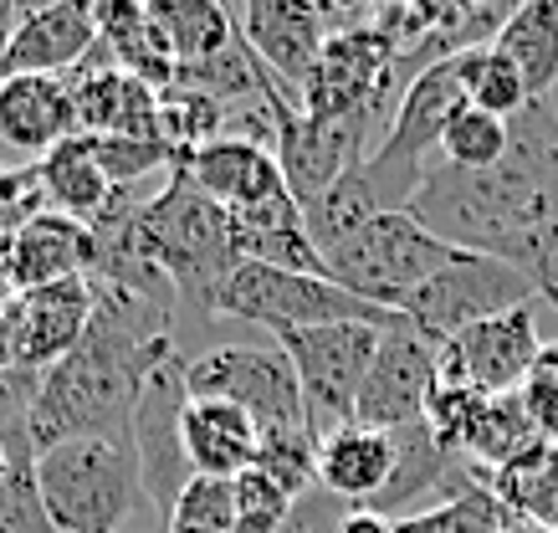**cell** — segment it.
I'll return each instance as SVG.
<instances>
[{
    "label": "cell",
    "instance_id": "603a6c76",
    "mask_svg": "<svg viewBox=\"0 0 558 533\" xmlns=\"http://www.w3.org/2000/svg\"><path fill=\"white\" fill-rule=\"evenodd\" d=\"M98 47L108 52L113 68L138 77L154 93H170L174 77H180V62H174L170 41L154 26L149 5H138V0H108V5H98Z\"/></svg>",
    "mask_w": 558,
    "mask_h": 533
},
{
    "label": "cell",
    "instance_id": "d6a6232c",
    "mask_svg": "<svg viewBox=\"0 0 558 533\" xmlns=\"http://www.w3.org/2000/svg\"><path fill=\"white\" fill-rule=\"evenodd\" d=\"M502 529H508V513L487 493V482L472 487V493L436 502V508H425V513L395 518V533H502Z\"/></svg>",
    "mask_w": 558,
    "mask_h": 533
},
{
    "label": "cell",
    "instance_id": "6da1fadb",
    "mask_svg": "<svg viewBox=\"0 0 558 533\" xmlns=\"http://www.w3.org/2000/svg\"><path fill=\"white\" fill-rule=\"evenodd\" d=\"M410 216L461 252L523 267L533 241L558 221V113L527 104L512 119V149L492 170L436 165L410 201Z\"/></svg>",
    "mask_w": 558,
    "mask_h": 533
},
{
    "label": "cell",
    "instance_id": "9c48e42d",
    "mask_svg": "<svg viewBox=\"0 0 558 533\" xmlns=\"http://www.w3.org/2000/svg\"><path fill=\"white\" fill-rule=\"evenodd\" d=\"M190 400H220L256 421V431L307 426L303 390L282 349L267 344H216L185 364Z\"/></svg>",
    "mask_w": 558,
    "mask_h": 533
},
{
    "label": "cell",
    "instance_id": "ba28073f",
    "mask_svg": "<svg viewBox=\"0 0 558 533\" xmlns=\"http://www.w3.org/2000/svg\"><path fill=\"white\" fill-rule=\"evenodd\" d=\"M533 293L523 267H512L502 257H482V252H461L446 272H436L425 288L400 298V318L415 334H425L430 344H451L457 334H466L482 318H497L508 308H523Z\"/></svg>",
    "mask_w": 558,
    "mask_h": 533
},
{
    "label": "cell",
    "instance_id": "8fae6325",
    "mask_svg": "<svg viewBox=\"0 0 558 533\" xmlns=\"http://www.w3.org/2000/svg\"><path fill=\"white\" fill-rule=\"evenodd\" d=\"M271 113H277V170L288 180L292 201L298 206H313L328 185H339L343 174L364 165V149H369L374 123H323L307 119L298 93H277L271 98Z\"/></svg>",
    "mask_w": 558,
    "mask_h": 533
},
{
    "label": "cell",
    "instance_id": "7c38bea8",
    "mask_svg": "<svg viewBox=\"0 0 558 533\" xmlns=\"http://www.w3.org/2000/svg\"><path fill=\"white\" fill-rule=\"evenodd\" d=\"M236 16L241 41L252 47L262 62H267L282 83L303 98V83L313 62H318L323 41L333 32H349V26H364L369 11H339V5H307V0H252L231 11Z\"/></svg>",
    "mask_w": 558,
    "mask_h": 533
},
{
    "label": "cell",
    "instance_id": "e575fe53",
    "mask_svg": "<svg viewBox=\"0 0 558 533\" xmlns=\"http://www.w3.org/2000/svg\"><path fill=\"white\" fill-rule=\"evenodd\" d=\"M256 472H267L282 493L303 502V493L318 482V436L307 426L292 431H262V447H256Z\"/></svg>",
    "mask_w": 558,
    "mask_h": 533
},
{
    "label": "cell",
    "instance_id": "ac0fdd59",
    "mask_svg": "<svg viewBox=\"0 0 558 533\" xmlns=\"http://www.w3.org/2000/svg\"><path fill=\"white\" fill-rule=\"evenodd\" d=\"M93 267H98V237L83 221H68L57 210L32 216L0 246V277L16 293H32V288H47L62 277H93Z\"/></svg>",
    "mask_w": 558,
    "mask_h": 533
},
{
    "label": "cell",
    "instance_id": "d4e9b609",
    "mask_svg": "<svg viewBox=\"0 0 558 533\" xmlns=\"http://www.w3.org/2000/svg\"><path fill=\"white\" fill-rule=\"evenodd\" d=\"M36 180H41V195H47V210L83 226L98 221L108 201H113V185H108L87 134H72L68 144H57L51 155L36 159Z\"/></svg>",
    "mask_w": 558,
    "mask_h": 533
},
{
    "label": "cell",
    "instance_id": "836d02e7",
    "mask_svg": "<svg viewBox=\"0 0 558 533\" xmlns=\"http://www.w3.org/2000/svg\"><path fill=\"white\" fill-rule=\"evenodd\" d=\"M466 104L482 113H497V119H518L533 98L523 87V72L508 57L497 47H476V52H466Z\"/></svg>",
    "mask_w": 558,
    "mask_h": 533
},
{
    "label": "cell",
    "instance_id": "44dd1931",
    "mask_svg": "<svg viewBox=\"0 0 558 533\" xmlns=\"http://www.w3.org/2000/svg\"><path fill=\"white\" fill-rule=\"evenodd\" d=\"M77 134L68 77H5L0 83V138L26 155H51Z\"/></svg>",
    "mask_w": 558,
    "mask_h": 533
},
{
    "label": "cell",
    "instance_id": "277c9868",
    "mask_svg": "<svg viewBox=\"0 0 558 533\" xmlns=\"http://www.w3.org/2000/svg\"><path fill=\"white\" fill-rule=\"evenodd\" d=\"M216 318H241V324L271 328V334H298V328H328V324H374L395 328L400 313L354 298L333 277L313 272H282V267H256L241 262L216 293Z\"/></svg>",
    "mask_w": 558,
    "mask_h": 533
},
{
    "label": "cell",
    "instance_id": "4316f807",
    "mask_svg": "<svg viewBox=\"0 0 558 533\" xmlns=\"http://www.w3.org/2000/svg\"><path fill=\"white\" fill-rule=\"evenodd\" d=\"M487 493L508 518H527L558 533V441H533L523 457L487 472Z\"/></svg>",
    "mask_w": 558,
    "mask_h": 533
},
{
    "label": "cell",
    "instance_id": "b9f144b4",
    "mask_svg": "<svg viewBox=\"0 0 558 533\" xmlns=\"http://www.w3.org/2000/svg\"><path fill=\"white\" fill-rule=\"evenodd\" d=\"M21 16H26V5L0 0V68H5V52H11V41H16V32H21Z\"/></svg>",
    "mask_w": 558,
    "mask_h": 533
},
{
    "label": "cell",
    "instance_id": "74e56055",
    "mask_svg": "<svg viewBox=\"0 0 558 533\" xmlns=\"http://www.w3.org/2000/svg\"><path fill=\"white\" fill-rule=\"evenodd\" d=\"M231 487H236V518L292 523V513H298V498H292V493H282V487H277L267 472H256V467H246L241 477H231Z\"/></svg>",
    "mask_w": 558,
    "mask_h": 533
},
{
    "label": "cell",
    "instance_id": "3957f363",
    "mask_svg": "<svg viewBox=\"0 0 558 533\" xmlns=\"http://www.w3.org/2000/svg\"><path fill=\"white\" fill-rule=\"evenodd\" d=\"M36 493L62 533H119L138 508V457L129 436H77L36 451Z\"/></svg>",
    "mask_w": 558,
    "mask_h": 533
},
{
    "label": "cell",
    "instance_id": "d590c367",
    "mask_svg": "<svg viewBox=\"0 0 558 533\" xmlns=\"http://www.w3.org/2000/svg\"><path fill=\"white\" fill-rule=\"evenodd\" d=\"M93 155H98V165H102V174H108L113 190H134L144 174L174 170L170 149H165L159 138H93Z\"/></svg>",
    "mask_w": 558,
    "mask_h": 533
},
{
    "label": "cell",
    "instance_id": "f546056e",
    "mask_svg": "<svg viewBox=\"0 0 558 533\" xmlns=\"http://www.w3.org/2000/svg\"><path fill=\"white\" fill-rule=\"evenodd\" d=\"M220 134H226V104H216L210 93H195V87L159 93V144L170 149L174 170H185Z\"/></svg>",
    "mask_w": 558,
    "mask_h": 533
},
{
    "label": "cell",
    "instance_id": "ab89813d",
    "mask_svg": "<svg viewBox=\"0 0 558 533\" xmlns=\"http://www.w3.org/2000/svg\"><path fill=\"white\" fill-rule=\"evenodd\" d=\"M523 272H527V282H533V293L538 298L558 293V221L533 241V252L523 257Z\"/></svg>",
    "mask_w": 558,
    "mask_h": 533
},
{
    "label": "cell",
    "instance_id": "5b68a950",
    "mask_svg": "<svg viewBox=\"0 0 558 533\" xmlns=\"http://www.w3.org/2000/svg\"><path fill=\"white\" fill-rule=\"evenodd\" d=\"M457 257L461 246L440 241L436 231H425L410 210H385V216H374L364 231L343 241L339 252H328V277L343 282L364 303H379V308L395 313L400 298L425 288Z\"/></svg>",
    "mask_w": 558,
    "mask_h": 533
},
{
    "label": "cell",
    "instance_id": "8d00e7d4",
    "mask_svg": "<svg viewBox=\"0 0 558 533\" xmlns=\"http://www.w3.org/2000/svg\"><path fill=\"white\" fill-rule=\"evenodd\" d=\"M518 396H523V405H527V415H533V426H538L543 441H558V339L538 349V360H533V370H527Z\"/></svg>",
    "mask_w": 558,
    "mask_h": 533
},
{
    "label": "cell",
    "instance_id": "d6986e66",
    "mask_svg": "<svg viewBox=\"0 0 558 533\" xmlns=\"http://www.w3.org/2000/svg\"><path fill=\"white\" fill-rule=\"evenodd\" d=\"M395 472V431L339 426L318 441V487L343 508H369Z\"/></svg>",
    "mask_w": 558,
    "mask_h": 533
},
{
    "label": "cell",
    "instance_id": "cb8c5ba5",
    "mask_svg": "<svg viewBox=\"0 0 558 533\" xmlns=\"http://www.w3.org/2000/svg\"><path fill=\"white\" fill-rule=\"evenodd\" d=\"M256 447H262V431L246 411L220 405V400H190L185 457L195 477H241L246 467H256Z\"/></svg>",
    "mask_w": 558,
    "mask_h": 533
},
{
    "label": "cell",
    "instance_id": "1f68e13d",
    "mask_svg": "<svg viewBox=\"0 0 558 533\" xmlns=\"http://www.w3.org/2000/svg\"><path fill=\"white\" fill-rule=\"evenodd\" d=\"M512 149V119H497V113H482V108H461L457 119L446 123L440 134V159L451 170H492L502 165Z\"/></svg>",
    "mask_w": 558,
    "mask_h": 533
},
{
    "label": "cell",
    "instance_id": "f35d334b",
    "mask_svg": "<svg viewBox=\"0 0 558 533\" xmlns=\"http://www.w3.org/2000/svg\"><path fill=\"white\" fill-rule=\"evenodd\" d=\"M36 385H41V375H32V370H16V364H11V370H0V436L26 431Z\"/></svg>",
    "mask_w": 558,
    "mask_h": 533
},
{
    "label": "cell",
    "instance_id": "60d3db41",
    "mask_svg": "<svg viewBox=\"0 0 558 533\" xmlns=\"http://www.w3.org/2000/svg\"><path fill=\"white\" fill-rule=\"evenodd\" d=\"M333 533H395V523L385 513H369V508H343Z\"/></svg>",
    "mask_w": 558,
    "mask_h": 533
},
{
    "label": "cell",
    "instance_id": "83f0119b",
    "mask_svg": "<svg viewBox=\"0 0 558 533\" xmlns=\"http://www.w3.org/2000/svg\"><path fill=\"white\" fill-rule=\"evenodd\" d=\"M533 441H543V436H538V426H533V415H527L518 390H512V396H482L472 421H466V436H461V457L487 477L497 467H508L512 457H523Z\"/></svg>",
    "mask_w": 558,
    "mask_h": 533
},
{
    "label": "cell",
    "instance_id": "ffe728a7",
    "mask_svg": "<svg viewBox=\"0 0 558 533\" xmlns=\"http://www.w3.org/2000/svg\"><path fill=\"white\" fill-rule=\"evenodd\" d=\"M231 231H236V257L256 262V267H282V272H313L328 277V262L318 257V246L307 237L303 206L292 201V190L271 195L262 206L231 210Z\"/></svg>",
    "mask_w": 558,
    "mask_h": 533
},
{
    "label": "cell",
    "instance_id": "5bb4252c",
    "mask_svg": "<svg viewBox=\"0 0 558 533\" xmlns=\"http://www.w3.org/2000/svg\"><path fill=\"white\" fill-rule=\"evenodd\" d=\"M538 349V318L523 303V308L482 318L466 334H457L451 344H440V375L472 385L476 396H512V390H523Z\"/></svg>",
    "mask_w": 558,
    "mask_h": 533
},
{
    "label": "cell",
    "instance_id": "30bf717a",
    "mask_svg": "<svg viewBox=\"0 0 558 533\" xmlns=\"http://www.w3.org/2000/svg\"><path fill=\"white\" fill-rule=\"evenodd\" d=\"M185 364H190L185 354H170L144 379L134 405V426H129V441H134V457H138V487H144V498H149L154 518L165 529H170L180 493L195 482V467L185 457V411H190Z\"/></svg>",
    "mask_w": 558,
    "mask_h": 533
},
{
    "label": "cell",
    "instance_id": "9a60e30c",
    "mask_svg": "<svg viewBox=\"0 0 558 533\" xmlns=\"http://www.w3.org/2000/svg\"><path fill=\"white\" fill-rule=\"evenodd\" d=\"M93 47H98V5H83V0L26 5L0 83L5 77H68L93 57Z\"/></svg>",
    "mask_w": 558,
    "mask_h": 533
},
{
    "label": "cell",
    "instance_id": "7a4b0ae2",
    "mask_svg": "<svg viewBox=\"0 0 558 533\" xmlns=\"http://www.w3.org/2000/svg\"><path fill=\"white\" fill-rule=\"evenodd\" d=\"M129 237L138 257L174 288L180 308L216 318V293L241 267L231 210L216 206L185 170H170L149 201H138Z\"/></svg>",
    "mask_w": 558,
    "mask_h": 533
},
{
    "label": "cell",
    "instance_id": "f1b7e54d",
    "mask_svg": "<svg viewBox=\"0 0 558 533\" xmlns=\"http://www.w3.org/2000/svg\"><path fill=\"white\" fill-rule=\"evenodd\" d=\"M149 16L165 32L180 68L210 62L236 41V16H231V5H216V0H154Z\"/></svg>",
    "mask_w": 558,
    "mask_h": 533
},
{
    "label": "cell",
    "instance_id": "52a82bcc",
    "mask_svg": "<svg viewBox=\"0 0 558 533\" xmlns=\"http://www.w3.org/2000/svg\"><path fill=\"white\" fill-rule=\"evenodd\" d=\"M379 334L374 324H328V328H298V334H277V349L288 354L298 390H303V411L313 436H333L349 426L364 396V379L379 354Z\"/></svg>",
    "mask_w": 558,
    "mask_h": 533
},
{
    "label": "cell",
    "instance_id": "484cf974",
    "mask_svg": "<svg viewBox=\"0 0 558 533\" xmlns=\"http://www.w3.org/2000/svg\"><path fill=\"white\" fill-rule=\"evenodd\" d=\"M523 72V87L533 104L548 98V87L558 83V0H523L512 5V16L502 21V32L492 41Z\"/></svg>",
    "mask_w": 558,
    "mask_h": 533
},
{
    "label": "cell",
    "instance_id": "4dcf8cb0",
    "mask_svg": "<svg viewBox=\"0 0 558 533\" xmlns=\"http://www.w3.org/2000/svg\"><path fill=\"white\" fill-rule=\"evenodd\" d=\"M5 447H11V472H5V482H0V533H62L57 523H51L41 493H36L32 426L11 431Z\"/></svg>",
    "mask_w": 558,
    "mask_h": 533
},
{
    "label": "cell",
    "instance_id": "7bdbcfd3",
    "mask_svg": "<svg viewBox=\"0 0 558 533\" xmlns=\"http://www.w3.org/2000/svg\"><path fill=\"white\" fill-rule=\"evenodd\" d=\"M502 533H554V529H543V523H527V518H508V529Z\"/></svg>",
    "mask_w": 558,
    "mask_h": 533
},
{
    "label": "cell",
    "instance_id": "e0dca14e",
    "mask_svg": "<svg viewBox=\"0 0 558 533\" xmlns=\"http://www.w3.org/2000/svg\"><path fill=\"white\" fill-rule=\"evenodd\" d=\"M77 134L93 138H159V93L119 72L102 47H93L77 72H68Z\"/></svg>",
    "mask_w": 558,
    "mask_h": 533
},
{
    "label": "cell",
    "instance_id": "8992f818",
    "mask_svg": "<svg viewBox=\"0 0 558 533\" xmlns=\"http://www.w3.org/2000/svg\"><path fill=\"white\" fill-rule=\"evenodd\" d=\"M405 77H400V52L389 47L385 32L349 26L323 41L318 62L303 83V113L323 123H374L389 113V104H400Z\"/></svg>",
    "mask_w": 558,
    "mask_h": 533
},
{
    "label": "cell",
    "instance_id": "7402d4cb",
    "mask_svg": "<svg viewBox=\"0 0 558 533\" xmlns=\"http://www.w3.org/2000/svg\"><path fill=\"white\" fill-rule=\"evenodd\" d=\"M185 174L226 210L262 206V201L288 190L282 170H277V155H271V149H256L246 138H216V144H205L201 155L185 165Z\"/></svg>",
    "mask_w": 558,
    "mask_h": 533
},
{
    "label": "cell",
    "instance_id": "4fadbf2b",
    "mask_svg": "<svg viewBox=\"0 0 558 533\" xmlns=\"http://www.w3.org/2000/svg\"><path fill=\"white\" fill-rule=\"evenodd\" d=\"M436 375H440V344H430L425 334H415L400 318L395 328L379 334V354H374V370L364 379L354 421L374 431H405L415 421H425V400L436 390Z\"/></svg>",
    "mask_w": 558,
    "mask_h": 533
},
{
    "label": "cell",
    "instance_id": "2e32d148",
    "mask_svg": "<svg viewBox=\"0 0 558 533\" xmlns=\"http://www.w3.org/2000/svg\"><path fill=\"white\" fill-rule=\"evenodd\" d=\"M93 277H62L47 288L16 298V370L47 375L51 364H62L72 349L83 344L93 324Z\"/></svg>",
    "mask_w": 558,
    "mask_h": 533
},
{
    "label": "cell",
    "instance_id": "ee69618b",
    "mask_svg": "<svg viewBox=\"0 0 558 533\" xmlns=\"http://www.w3.org/2000/svg\"><path fill=\"white\" fill-rule=\"evenodd\" d=\"M5 472H11V447H5V436H0V482H5Z\"/></svg>",
    "mask_w": 558,
    "mask_h": 533
}]
</instances>
